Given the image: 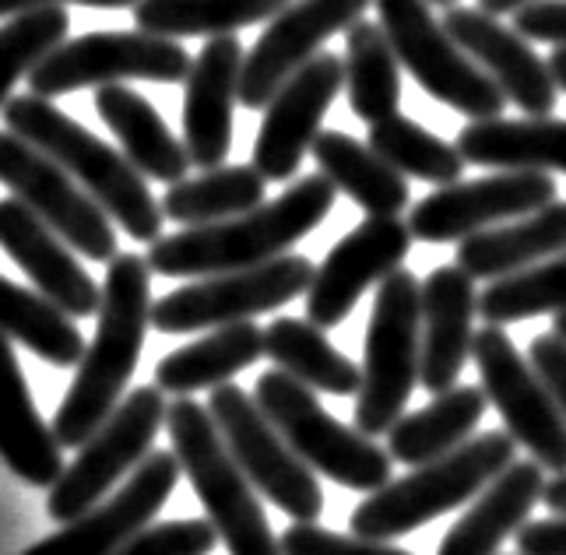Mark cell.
<instances>
[{
  "mask_svg": "<svg viewBox=\"0 0 566 555\" xmlns=\"http://www.w3.org/2000/svg\"><path fill=\"white\" fill-rule=\"evenodd\" d=\"M549 71L556 77V88L566 92V46H556V53L549 56Z\"/></svg>",
  "mask_w": 566,
  "mask_h": 555,
  "instance_id": "c3c4849f",
  "label": "cell"
},
{
  "mask_svg": "<svg viewBox=\"0 0 566 555\" xmlns=\"http://www.w3.org/2000/svg\"><path fill=\"white\" fill-rule=\"evenodd\" d=\"M369 148H374L387 166H395L401 176H416L426 184H458L464 172V155L458 145L443 142L433 130L416 124L412 116H387V121L369 124Z\"/></svg>",
  "mask_w": 566,
  "mask_h": 555,
  "instance_id": "8d00e7d4",
  "label": "cell"
},
{
  "mask_svg": "<svg viewBox=\"0 0 566 555\" xmlns=\"http://www.w3.org/2000/svg\"><path fill=\"white\" fill-rule=\"evenodd\" d=\"M422 376V282L412 271H390L374 300L363 348V387L356 394V429L390 432Z\"/></svg>",
  "mask_w": 566,
  "mask_h": 555,
  "instance_id": "8992f818",
  "label": "cell"
},
{
  "mask_svg": "<svg viewBox=\"0 0 566 555\" xmlns=\"http://www.w3.org/2000/svg\"><path fill=\"white\" fill-rule=\"evenodd\" d=\"M310 151H314L317 169L335 184V190L345 193L348 201H356L366 214L395 218L412 201L405 176L395 166H387L369 145L356 142L353 134L321 130Z\"/></svg>",
  "mask_w": 566,
  "mask_h": 555,
  "instance_id": "f546056e",
  "label": "cell"
},
{
  "mask_svg": "<svg viewBox=\"0 0 566 555\" xmlns=\"http://www.w3.org/2000/svg\"><path fill=\"white\" fill-rule=\"evenodd\" d=\"M345 88V56L317 53L303 71H296L264 106V124L253 142V166L264 180L289 184L300 163L314 148L331 103Z\"/></svg>",
  "mask_w": 566,
  "mask_h": 555,
  "instance_id": "ac0fdd59",
  "label": "cell"
},
{
  "mask_svg": "<svg viewBox=\"0 0 566 555\" xmlns=\"http://www.w3.org/2000/svg\"><path fill=\"white\" fill-rule=\"evenodd\" d=\"M458 148L468 166L566 172V121L528 116V121H472L461 127Z\"/></svg>",
  "mask_w": 566,
  "mask_h": 555,
  "instance_id": "83f0119b",
  "label": "cell"
},
{
  "mask_svg": "<svg viewBox=\"0 0 566 555\" xmlns=\"http://www.w3.org/2000/svg\"><path fill=\"white\" fill-rule=\"evenodd\" d=\"M553 334H559V338L566 342V310L556 313V321H553Z\"/></svg>",
  "mask_w": 566,
  "mask_h": 555,
  "instance_id": "681fc988",
  "label": "cell"
},
{
  "mask_svg": "<svg viewBox=\"0 0 566 555\" xmlns=\"http://www.w3.org/2000/svg\"><path fill=\"white\" fill-rule=\"evenodd\" d=\"M285 555H412L405 548H390L384 542H369L359 534H335L317 524H292L282 534Z\"/></svg>",
  "mask_w": 566,
  "mask_h": 555,
  "instance_id": "60d3db41",
  "label": "cell"
},
{
  "mask_svg": "<svg viewBox=\"0 0 566 555\" xmlns=\"http://www.w3.org/2000/svg\"><path fill=\"white\" fill-rule=\"evenodd\" d=\"M253 401L271 419L285 443L324 479L338 482L356 492H377L390 482V464L395 458L377 447L374 436L342 426L321 401L317 390L300 384L285 369L261 373L253 387Z\"/></svg>",
  "mask_w": 566,
  "mask_h": 555,
  "instance_id": "52a82bcc",
  "label": "cell"
},
{
  "mask_svg": "<svg viewBox=\"0 0 566 555\" xmlns=\"http://www.w3.org/2000/svg\"><path fill=\"white\" fill-rule=\"evenodd\" d=\"M479 292L461 264H443L422 282V376L429 394L458 387L475 345Z\"/></svg>",
  "mask_w": 566,
  "mask_h": 555,
  "instance_id": "603a6c76",
  "label": "cell"
},
{
  "mask_svg": "<svg viewBox=\"0 0 566 555\" xmlns=\"http://www.w3.org/2000/svg\"><path fill=\"white\" fill-rule=\"evenodd\" d=\"M374 4L401 67L429 98L464 113L468 121H493L506 109L500 85L458 46L447 25L429 14V0H374Z\"/></svg>",
  "mask_w": 566,
  "mask_h": 555,
  "instance_id": "ba28073f",
  "label": "cell"
},
{
  "mask_svg": "<svg viewBox=\"0 0 566 555\" xmlns=\"http://www.w3.org/2000/svg\"><path fill=\"white\" fill-rule=\"evenodd\" d=\"M64 4H85V8H134L138 0H0V18H14L35 8H64Z\"/></svg>",
  "mask_w": 566,
  "mask_h": 555,
  "instance_id": "f6af8a7d",
  "label": "cell"
},
{
  "mask_svg": "<svg viewBox=\"0 0 566 555\" xmlns=\"http://www.w3.org/2000/svg\"><path fill=\"white\" fill-rule=\"evenodd\" d=\"M514 29L524 39L566 46V0H532L514 11Z\"/></svg>",
  "mask_w": 566,
  "mask_h": 555,
  "instance_id": "b9f144b4",
  "label": "cell"
},
{
  "mask_svg": "<svg viewBox=\"0 0 566 555\" xmlns=\"http://www.w3.org/2000/svg\"><path fill=\"white\" fill-rule=\"evenodd\" d=\"M163 387H138L120 401L109 419L92 432V440L77 450L61 482L50 492V517L71 524L99 506L103 495L138 468L148 453L159 429L166 426L169 405L163 401Z\"/></svg>",
  "mask_w": 566,
  "mask_h": 555,
  "instance_id": "7c38bea8",
  "label": "cell"
},
{
  "mask_svg": "<svg viewBox=\"0 0 566 555\" xmlns=\"http://www.w3.org/2000/svg\"><path fill=\"white\" fill-rule=\"evenodd\" d=\"M429 4H437V8H454L458 0H429Z\"/></svg>",
  "mask_w": 566,
  "mask_h": 555,
  "instance_id": "f907efd6",
  "label": "cell"
},
{
  "mask_svg": "<svg viewBox=\"0 0 566 555\" xmlns=\"http://www.w3.org/2000/svg\"><path fill=\"white\" fill-rule=\"evenodd\" d=\"M8 130L25 137L56 166L67 169L103 211L120 222V229L138 243H155L163 235V205L148 193L145 176L130 166V158L88 134L77 121L64 116L43 95H18L0 109Z\"/></svg>",
  "mask_w": 566,
  "mask_h": 555,
  "instance_id": "3957f363",
  "label": "cell"
},
{
  "mask_svg": "<svg viewBox=\"0 0 566 555\" xmlns=\"http://www.w3.org/2000/svg\"><path fill=\"white\" fill-rule=\"evenodd\" d=\"M374 0H292L261 32L243 61L240 103L264 109L292 74L303 71L331 35L353 29Z\"/></svg>",
  "mask_w": 566,
  "mask_h": 555,
  "instance_id": "2e32d148",
  "label": "cell"
},
{
  "mask_svg": "<svg viewBox=\"0 0 566 555\" xmlns=\"http://www.w3.org/2000/svg\"><path fill=\"white\" fill-rule=\"evenodd\" d=\"M219 542L211 521H169L151 524L116 552V555H208Z\"/></svg>",
  "mask_w": 566,
  "mask_h": 555,
  "instance_id": "ab89813d",
  "label": "cell"
},
{
  "mask_svg": "<svg viewBox=\"0 0 566 555\" xmlns=\"http://www.w3.org/2000/svg\"><path fill=\"white\" fill-rule=\"evenodd\" d=\"M314 274L317 268L300 253H282L275 261L243 271L208 274L201 282L155 300L151 327L159 334H190L205 327L240 324L261 313H275L279 306L310 292Z\"/></svg>",
  "mask_w": 566,
  "mask_h": 555,
  "instance_id": "30bf717a",
  "label": "cell"
},
{
  "mask_svg": "<svg viewBox=\"0 0 566 555\" xmlns=\"http://www.w3.org/2000/svg\"><path fill=\"white\" fill-rule=\"evenodd\" d=\"M180 458L169 450H151L148 458L130 471V479L113 500L88 510L85 517L64 524L50 538L35 542L22 555H116L134 534L151 527L159 517L169 492L180 479Z\"/></svg>",
  "mask_w": 566,
  "mask_h": 555,
  "instance_id": "d6986e66",
  "label": "cell"
},
{
  "mask_svg": "<svg viewBox=\"0 0 566 555\" xmlns=\"http://www.w3.org/2000/svg\"><path fill=\"white\" fill-rule=\"evenodd\" d=\"M247 50L237 35H214L193 56L184 88V145L201 169L226 166L232 148V106L240 103Z\"/></svg>",
  "mask_w": 566,
  "mask_h": 555,
  "instance_id": "44dd1931",
  "label": "cell"
},
{
  "mask_svg": "<svg viewBox=\"0 0 566 555\" xmlns=\"http://www.w3.org/2000/svg\"><path fill=\"white\" fill-rule=\"evenodd\" d=\"M292 0H138L134 25L151 35H237L247 25L271 22Z\"/></svg>",
  "mask_w": 566,
  "mask_h": 555,
  "instance_id": "e575fe53",
  "label": "cell"
},
{
  "mask_svg": "<svg viewBox=\"0 0 566 555\" xmlns=\"http://www.w3.org/2000/svg\"><path fill=\"white\" fill-rule=\"evenodd\" d=\"M208 411L226 436L232 458L268 503L285 510L296 524L321 521L324 489L317 482V471L303 464L300 453L285 443V436L271 426V419L247 390H240L237 384L214 387Z\"/></svg>",
  "mask_w": 566,
  "mask_h": 555,
  "instance_id": "9c48e42d",
  "label": "cell"
},
{
  "mask_svg": "<svg viewBox=\"0 0 566 555\" xmlns=\"http://www.w3.org/2000/svg\"><path fill=\"white\" fill-rule=\"evenodd\" d=\"M545 468L538 461H514L485 485L472 510L443 534L437 555H496L500 545L528 524L545 495Z\"/></svg>",
  "mask_w": 566,
  "mask_h": 555,
  "instance_id": "cb8c5ba5",
  "label": "cell"
},
{
  "mask_svg": "<svg viewBox=\"0 0 566 555\" xmlns=\"http://www.w3.org/2000/svg\"><path fill=\"white\" fill-rule=\"evenodd\" d=\"M521 555H566V517L532 521L517 531Z\"/></svg>",
  "mask_w": 566,
  "mask_h": 555,
  "instance_id": "ee69618b",
  "label": "cell"
},
{
  "mask_svg": "<svg viewBox=\"0 0 566 555\" xmlns=\"http://www.w3.org/2000/svg\"><path fill=\"white\" fill-rule=\"evenodd\" d=\"M556 180L535 169H500L472 184H447L408 211V229L422 243H461L500 222H514L556 201Z\"/></svg>",
  "mask_w": 566,
  "mask_h": 555,
  "instance_id": "9a60e30c",
  "label": "cell"
},
{
  "mask_svg": "<svg viewBox=\"0 0 566 555\" xmlns=\"http://www.w3.org/2000/svg\"><path fill=\"white\" fill-rule=\"evenodd\" d=\"M542 503L549 506L556 517H566V474H556L553 482H545V495Z\"/></svg>",
  "mask_w": 566,
  "mask_h": 555,
  "instance_id": "bcb514c9",
  "label": "cell"
},
{
  "mask_svg": "<svg viewBox=\"0 0 566 555\" xmlns=\"http://www.w3.org/2000/svg\"><path fill=\"white\" fill-rule=\"evenodd\" d=\"M61 450L64 447L53 436V426L39 419L29 398L25 376L11 352V338L0 334V458L22 482L53 489L67 471Z\"/></svg>",
  "mask_w": 566,
  "mask_h": 555,
  "instance_id": "d4e9b609",
  "label": "cell"
},
{
  "mask_svg": "<svg viewBox=\"0 0 566 555\" xmlns=\"http://www.w3.org/2000/svg\"><path fill=\"white\" fill-rule=\"evenodd\" d=\"M151 264L142 253H116L106 268L95 338L85 348L71 390L53 415L61 447H85L120 408L151 324Z\"/></svg>",
  "mask_w": 566,
  "mask_h": 555,
  "instance_id": "6da1fadb",
  "label": "cell"
},
{
  "mask_svg": "<svg viewBox=\"0 0 566 555\" xmlns=\"http://www.w3.org/2000/svg\"><path fill=\"white\" fill-rule=\"evenodd\" d=\"M95 109H99L106 127L120 137L124 155L142 176L159 184L187 180V169L193 166L190 151L180 137H172V130L148 98H142L127 85H103L95 88Z\"/></svg>",
  "mask_w": 566,
  "mask_h": 555,
  "instance_id": "484cf974",
  "label": "cell"
},
{
  "mask_svg": "<svg viewBox=\"0 0 566 555\" xmlns=\"http://www.w3.org/2000/svg\"><path fill=\"white\" fill-rule=\"evenodd\" d=\"M412 229L401 218L369 214L348 235L327 250L306 292V321L317 327H338L356 310L369 285H380L390 271L405 264L412 250Z\"/></svg>",
  "mask_w": 566,
  "mask_h": 555,
  "instance_id": "e0dca14e",
  "label": "cell"
},
{
  "mask_svg": "<svg viewBox=\"0 0 566 555\" xmlns=\"http://www.w3.org/2000/svg\"><path fill=\"white\" fill-rule=\"evenodd\" d=\"M345 92L348 106L366 124L395 116L401 106V61L384 25L359 22L345 32Z\"/></svg>",
  "mask_w": 566,
  "mask_h": 555,
  "instance_id": "d6a6232c",
  "label": "cell"
},
{
  "mask_svg": "<svg viewBox=\"0 0 566 555\" xmlns=\"http://www.w3.org/2000/svg\"><path fill=\"white\" fill-rule=\"evenodd\" d=\"M264 355L317 394L348 398L363 387V369L327 342L324 327L296 316H279L264 331Z\"/></svg>",
  "mask_w": 566,
  "mask_h": 555,
  "instance_id": "1f68e13d",
  "label": "cell"
},
{
  "mask_svg": "<svg viewBox=\"0 0 566 555\" xmlns=\"http://www.w3.org/2000/svg\"><path fill=\"white\" fill-rule=\"evenodd\" d=\"M71 18L64 8H35L14 14L8 25H0V109L8 106L11 88L25 74L35 71V64L46 53L67 39Z\"/></svg>",
  "mask_w": 566,
  "mask_h": 555,
  "instance_id": "f35d334b",
  "label": "cell"
},
{
  "mask_svg": "<svg viewBox=\"0 0 566 555\" xmlns=\"http://www.w3.org/2000/svg\"><path fill=\"white\" fill-rule=\"evenodd\" d=\"M566 250V201H553L517 222L493 226L458 243V264L472 278H506Z\"/></svg>",
  "mask_w": 566,
  "mask_h": 555,
  "instance_id": "4316f807",
  "label": "cell"
},
{
  "mask_svg": "<svg viewBox=\"0 0 566 555\" xmlns=\"http://www.w3.org/2000/svg\"><path fill=\"white\" fill-rule=\"evenodd\" d=\"M193 61L177 39L151 32H88L46 53L29 74L32 95H67L77 88H103L116 82H187Z\"/></svg>",
  "mask_w": 566,
  "mask_h": 555,
  "instance_id": "8fae6325",
  "label": "cell"
},
{
  "mask_svg": "<svg viewBox=\"0 0 566 555\" xmlns=\"http://www.w3.org/2000/svg\"><path fill=\"white\" fill-rule=\"evenodd\" d=\"M268 180L258 166H219L205 169L198 180L169 184L163 193V214L169 222H180L184 229L193 226H214L226 218L247 214L264 205Z\"/></svg>",
  "mask_w": 566,
  "mask_h": 555,
  "instance_id": "836d02e7",
  "label": "cell"
},
{
  "mask_svg": "<svg viewBox=\"0 0 566 555\" xmlns=\"http://www.w3.org/2000/svg\"><path fill=\"white\" fill-rule=\"evenodd\" d=\"M472 359L485 398L503 415L517 447L528 450L545 471L566 474V419L532 359H524L511 334L496 324L475 331Z\"/></svg>",
  "mask_w": 566,
  "mask_h": 555,
  "instance_id": "4fadbf2b",
  "label": "cell"
},
{
  "mask_svg": "<svg viewBox=\"0 0 566 555\" xmlns=\"http://www.w3.org/2000/svg\"><path fill=\"white\" fill-rule=\"evenodd\" d=\"M443 25L458 39V46L493 77L506 103H514L528 116H549L556 109V77L549 61L528 46L517 29L496 22V14L482 8H447Z\"/></svg>",
  "mask_w": 566,
  "mask_h": 555,
  "instance_id": "ffe728a7",
  "label": "cell"
},
{
  "mask_svg": "<svg viewBox=\"0 0 566 555\" xmlns=\"http://www.w3.org/2000/svg\"><path fill=\"white\" fill-rule=\"evenodd\" d=\"M0 250L32 278L35 292H43L67 316L99 313L103 289L74 261L71 247L61 235L18 197L0 201Z\"/></svg>",
  "mask_w": 566,
  "mask_h": 555,
  "instance_id": "7402d4cb",
  "label": "cell"
},
{
  "mask_svg": "<svg viewBox=\"0 0 566 555\" xmlns=\"http://www.w3.org/2000/svg\"><path fill=\"white\" fill-rule=\"evenodd\" d=\"M264 355V331L250 321L214 327L208 338L169 352L155 366V387L177 398H190L193 390H214L237 373L250 369Z\"/></svg>",
  "mask_w": 566,
  "mask_h": 555,
  "instance_id": "4dcf8cb0",
  "label": "cell"
},
{
  "mask_svg": "<svg viewBox=\"0 0 566 555\" xmlns=\"http://www.w3.org/2000/svg\"><path fill=\"white\" fill-rule=\"evenodd\" d=\"M335 197L338 190L324 172L303 176L282 197L247 214L159 235L148 250V264L166 278H208L268 264L314 232L335 208Z\"/></svg>",
  "mask_w": 566,
  "mask_h": 555,
  "instance_id": "7a4b0ae2",
  "label": "cell"
},
{
  "mask_svg": "<svg viewBox=\"0 0 566 555\" xmlns=\"http://www.w3.org/2000/svg\"><path fill=\"white\" fill-rule=\"evenodd\" d=\"M0 184L25 201L71 250L99 264L116 256V229L103 205L14 130H0Z\"/></svg>",
  "mask_w": 566,
  "mask_h": 555,
  "instance_id": "5bb4252c",
  "label": "cell"
},
{
  "mask_svg": "<svg viewBox=\"0 0 566 555\" xmlns=\"http://www.w3.org/2000/svg\"><path fill=\"white\" fill-rule=\"evenodd\" d=\"M485 405H490L485 390L468 384L433 394V401L426 408L408 411L390 426L387 453L395 458V464H408V468L447 458L451 450L472 440V432L479 429L485 415Z\"/></svg>",
  "mask_w": 566,
  "mask_h": 555,
  "instance_id": "f1b7e54d",
  "label": "cell"
},
{
  "mask_svg": "<svg viewBox=\"0 0 566 555\" xmlns=\"http://www.w3.org/2000/svg\"><path fill=\"white\" fill-rule=\"evenodd\" d=\"M517 461V440L506 429L472 436L447 458L419 464L412 474L369 492L353 510V534L369 542H387L412 534L422 524L443 517L490 485L500 471Z\"/></svg>",
  "mask_w": 566,
  "mask_h": 555,
  "instance_id": "277c9868",
  "label": "cell"
},
{
  "mask_svg": "<svg viewBox=\"0 0 566 555\" xmlns=\"http://www.w3.org/2000/svg\"><path fill=\"white\" fill-rule=\"evenodd\" d=\"M524 4H532V0H479V8L485 11V14H514V11H521Z\"/></svg>",
  "mask_w": 566,
  "mask_h": 555,
  "instance_id": "7dc6e473",
  "label": "cell"
},
{
  "mask_svg": "<svg viewBox=\"0 0 566 555\" xmlns=\"http://www.w3.org/2000/svg\"><path fill=\"white\" fill-rule=\"evenodd\" d=\"M166 429L172 436V453L180 458L229 555H285L261 510L258 489L232 458L211 411L190 398H177L166 411Z\"/></svg>",
  "mask_w": 566,
  "mask_h": 555,
  "instance_id": "5b68a950",
  "label": "cell"
},
{
  "mask_svg": "<svg viewBox=\"0 0 566 555\" xmlns=\"http://www.w3.org/2000/svg\"><path fill=\"white\" fill-rule=\"evenodd\" d=\"M566 310V250L549 256V261L496 278L479 295V313L485 324H517L532 321L542 313H563Z\"/></svg>",
  "mask_w": 566,
  "mask_h": 555,
  "instance_id": "74e56055",
  "label": "cell"
},
{
  "mask_svg": "<svg viewBox=\"0 0 566 555\" xmlns=\"http://www.w3.org/2000/svg\"><path fill=\"white\" fill-rule=\"evenodd\" d=\"M0 334L22 342L50 366H77L85 355L82 331L71 324V316L43 292H29L8 278H0Z\"/></svg>",
  "mask_w": 566,
  "mask_h": 555,
  "instance_id": "d590c367",
  "label": "cell"
},
{
  "mask_svg": "<svg viewBox=\"0 0 566 555\" xmlns=\"http://www.w3.org/2000/svg\"><path fill=\"white\" fill-rule=\"evenodd\" d=\"M528 359L545 380V387L553 390V398L566 419V342L559 334H538L528 348Z\"/></svg>",
  "mask_w": 566,
  "mask_h": 555,
  "instance_id": "7bdbcfd3",
  "label": "cell"
}]
</instances>
